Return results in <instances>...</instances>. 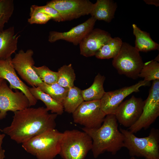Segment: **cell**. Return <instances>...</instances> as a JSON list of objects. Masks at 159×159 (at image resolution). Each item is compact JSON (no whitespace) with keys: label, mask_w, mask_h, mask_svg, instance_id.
<instances>
[{"label":"cell","mask_w":159,"mask_h":159,"mask_svg":"<svg viewBox=\"0 0 159 159\" xmlns=\"http://www.w3.org/2000/svg\"><path fill=\"white\" fill-rule=\"evenodd\" d=\"M57 82L62 87L68 89L73 87L76 75L72 65H64L59 68Z\"/></svg>","instance_id":"24"},{"label":"cell","mask_w":159,"mask_h":159,"mask_svg":"<svg viewBox=\"0 0 159 159\" xmlns=\"http://www.w3.org/2000/svg\"><path fill=\"white\" fill-rule=\"evenodd\" d=\"M33 68L35 73L44 83L51 84L57 82V72L51 70L45 65L37 67L33 66Z\"/></svg>","instance_id":"28"},{"label":"cell","mask_w":159,"mask_h":159,"mask_svg":"<svg viewBox=\"0 0 159 159\" xmlns=\"http://www.w3.org/2000/svg\"><path fill=\"white\" fill-rule=\"evenodd\" d=\"M62 135L52 129L30 139L22 144V147L37 159H54L60 153Z\"/></svg>","instance_id":"4"},{"label":"cell","mask_w":159,"mask_h":159,"mask_svg":"<svg viewBox=\"0 0 159 159\" xmlns=\"http://www.w3.org/2000/svg\"><path fill=\"white\" fill-rule=\"evenodd\" d=\"M81 90L74 86L69 89L68 93L62 102L65 111L69 113H72L84 101Z\"/></svg>","instance_id":"23"},{"label":"cell","mask_w":159,"mask_h":159,"mask_svg":"<svg viewBox=\"0 0 159 159\" xmlns=\"http://www.w3.org/2000/svg\"><path fill=\"white\" fill-rule=\"evenodd\" d=\"M108 32L99 29H93L79 44L80 54L86 57L95 56L99 49L112 38Z\"/></svg>","instance_id":"16"},{"label":"cell","mask_w":159,"mask_h":159,"mask_svg":"<svg viewBox=\"0 0 159 159\" xmlns=\"http://www.w3.org/2000/svg\"><path fill=\"white\" fill-rule=\"evenodd\" d=\"M57 115L50 114L46 108L29 107L14 112L11 124L2 132L18 144L55 129Z\"/></svg>","instance_id":"1"},{"label":"cell","mask_w":159,"mask_h":159,"mask_svg":"<svg viewBox=\"0 0 159 159\" xmlns=\"http://www.w3.org/2000/svg\"><path fill=\"white\" fill-rule=\"evenodd\" d=\"M5 135L4 134L0 133V159H4L5 158V151L2 147V145L3 140L5 136Z\"/></svg>","instance_id":"31"},{"label":"cell","mask_w":159,"mask_h":159,"mask_svg":"<svg viewBox=\"0 0 159 159\" xmlns=\"http://www.w3.org/2000/svg\"><path fill=\"white\" fill-rule=\"evenodd\" d=\"M144 63L139 52L128 43L123 42L118 54L113 58L112 65L117 72L136 80Z\"/></svg>","instance_id":"6"},{"label":"cell","mask_w":159,"mask_h":159,"mask_svg":"<svg viewBox=\"0 0 159 159\" xmlns=\"http://www.w3.org/2000/svg\"><path fill=\"white\" fill-rule=\"evenodd\" d=\"M117 7V3L113 0H97L90 14L96 20L109 23L114 18Z\"/></svg>","instance_id":"18"},{"label":"cell","mask_w":159,"mask_h":159,"mask_svg":"<svg viewBox=\"0 0 159 159\" xmlns=\"http://www.w3.org/2000/svg\"><path fill=\"white\" fill-rule=\"evenodd\" d=\"M34 53L32 49L26 52L21 49L12 58L11 61L14 69L21 78L32 87H37L43 82L33 68L35 64Z\"/></svg>","instance_id":"11"},{"label":"cell","mask_w":159,"mask_h":159,"mask_svg":"<svg viewBox=\"0 0 159 159\" xmlns=\"http://www.w3.org/2000/svg\"><path fill=\"white\" fill-rule=\"evenodd\" d=\"M14 9L13 0H0V33L12 16Z\"/></svg>","instance_id":"27"},{"label":"cell","mask_w":159,"mask_h":159,"mask_svg":"<svg viewBox=\"0 0 159 159\" xmlns=\"http://www.w3.org/2000/svg\"><path fill=\"white\" fill-rule=\"evenodd\" d=\"M37 87L62 104L69 90L62 87L57 82L51 84H47L43 82Z\"/></svg>","instance_id":"25"},{"label":"cell","mask_w":159,"mask_h":159,"mask_svg":"<svg viewBox=\"0 0 159 159\" xmlns=\"http://www.w3.org/2000/svg\"><path fill=\"white\" fill-rule=\"evenodd\" d=\"M145 102L141 98L134 95L122 102L115 114L117 122L126 127L132 126L140 117Z\"/></svg>","instance_id":"13"},{"label":"cell","mask_w":159,"mask_h":159,"mask_svg":"<svg viewBox=\"0 0 159 159\" xmlns=\"http://www.w3.org/2000/svg\"><path fill=\"white\" fill-rule=\"evenodd\" d=\"M124 136L123 147L126 148L131 157L159 159V131L152 128L148 136L138 138L128 130L119 128Z\"/></svg>","instance_id":"3"},{"label":"cell","mask_w":159,"mask_h":159,"mask_svg":"<svg viewBox=\"0 0 159 159\" xmlns=\"http://www.w3.org/2000/svg\"><path fill=\"white\" fill-rule=\"evenodd\" d=\"M29 90L37 100H40L44 102L48 111H50L52 113L58 115H61L63 113L64 109L62 103L55 100L37 87H29Z\"/></svg>","instance_id":"21"},{"label":"cell","mask_w":159,"mask_h":159,"mask_svg":"<svg viewBox=\"0 0 159 159\" xmlns=\"http://www.w3.org/2000/svg\"><path fill=\"white\" fill-rule=\"evenodd\" d=\"M0 131L2 132V130L0 128Z\"/></svg>","instance_id":"35"},{"label":"cell","mask_w":159,"mask_h":159,"mask_svg":"<svg viewBox=\"0 0 159 159\" xmlns=\"http://www.w3.org/2000/svg\"><path fill=\"white\" fill-rule=\"evenodd\" d=\"M4 80V79L0 78V84Z\"/></svg>","instance_id":"33"},{"label":"cell","mask_w":159,"mask_h":159,"mask_svg":"<svg viewBox=\"0 0 159 159\" xmlns=\"http://www.w3.org/2000/svg\"><path fill=\"white\" fill-rule=\"evenodd\" d=\"M150 83L143 80L130 86L106 92L100 100L102 110L106 115H115L117 108L126 97L133 92H139L140 87L148 86Z\"/></svg>","instance_id":"12"},{"label":"cell","mask_w":159,"mask_h":159,"mask_svg":"<svg viewBox=\"0 0 159 159\" xmlns=\"http://www.w3.org/2000/svg\"><path fill=\"white\" fill-rule=\"evenodd\" d=\"M96 19L91 16L83 23L64 32L55 31L49 32L48 41L51 43L63 40L72 43L74 45L79 44L85 37L94 28Z\"/></svg>","instance_id":"14"},{"label":"cell","mask_w":159,"mask_h":159,"mask_svg":"<svg viewBox=\"0 0 159 159\" xmlns=\"http://www.w3.org/2000/svg\"><path fill=\"white\" fill-rule=\"evenodd\" d=\"M36 7L39 11L49 15L53 20L58 22L64 21L59 13L53 8L47 5L43 6L36 5Z\"/></svg>","instance_id":"30"},{"label":"cell","mask_w":159,"mask_h":159,"mask_svg":"<svg viewBox=\"0 0 159 159\" xmlns=\"http://www.w3.org/2000/svg\"><path fill=\"white\" fill-rule=\"evenodd\" d=\"M11 60V57L0 60V78L9 82L11 89L18 90L22 92L29 100L30 107L35 105L37 100L31 93L29 87L18 77L13 66Z\"/></svg>","instance_id":"15"},{"label":"cell","mask_w":159,"mask_h":159,"mask_svg":"<svg viewBox=\"0 0 159 159\" xmlns=\"http://www.w3.org/2000/svg\"><path fill=\"white\" fill-rule=\"evenodd\" d=\"M72 114L74 123L89 129L100 127L106 115L102 109L100 100L84 101Z\"/></svg>","instance_id":"8"},{"label":"cell","mask_w":159,"mask_h":159,"mask_svg":"<svg viewBox=\"0 0 159 159\" xmlns=\"http://www.w3.org/2000/svg\"><path fill=\"white\" fill-rule=\"evenodd\" d=\"M30 18L28 19V22L30 24H46L52 17L44 13L39 11L36 5H34L30 8Z\"/></svg>","instance_id":"29"},{"label":"cell","mask_w":159,"mask_h":159,"mask_svg":"<svg viewBox=\"0 0 159 159\" xmlns=\"http://www.w3.org/2000/svg\"><path fill=\"white\" fill-rule=\"evenodd\" d=\"M30 107L26 96L19 90L13 91L4 80L0 84V120L5 118L7 112H14Z\"/></svg>","instance_id":"9"},{"label":"cell","mask_w":159,"mask_h":159,"mask_svg":"<svg viewBox=\"0 0 159 159\" xmlns=\"http://www.w3.org/2000/svg\"><path fill=\"white\" fill-rule=\"evenodd\" d=\"M20 35L15 34L14 27L11 26L0 33V60L11 57L17 49Z\"/></svg>","instance_id":"17"},{"label":"cell","mask_w":159,"mask_h":159,"mask_svg":"<svg viewBox=\"0 0 159 159\" xmlns=\"http://www.w3.org/2000/svg\"><path fill=\"white\" fill-rule=\"evenodd\" d=\"M132 26L135 37L134 47L139 52H147L158 49L159 44L152 40L148 33L142 30L135 24Z\"/></svg>","instance_id":"19"},{"label":"cell","mask_w":159,"mask_h":159,"mask_svg":"<svg viewBox=\"0 0 159 159\" xmlns=\"http://www.w3.org/2000/svg\"><path fill=\"white\" fill-rule=\"evenodd\" d=\"M122 43L120 37L112 38L99 49L95 56L100 59L114 58L120 52Z\"/></svg>","instance_id":"22"},{"label":"cell","mask_w":159,"mask_h":159,"mask_svg":"<svg viewBox=\"0 0 159 159\" xmlns=\"http://www.w3.org/2000/svg\"><path fill=\"white\" fill-rule=\"evenodd\" d=\"M130 159H136L134 157H131ZM145 159H150L148 158H145Z\"/></svg>","instance_id":"34"},{"label":"cell","mask_w":159,"mask_h":159,"mask_svg":"<svg viewBox=\"0 0 159 159\" xmlns=\"http://www.w3.org/2000/svg\"><path fill=\"white\" fill-rule=\"evenodd\" d=\"M105 77L98 73L95 77L92 85L88 88L81 90L84 101L100 100L105 93L103 85Z\"/></svg>","instance_id":"20"},{"label":"cell","mask_w":159,"mask_h":159,"mask_svg":"<svg viewBox=\"0 0 159 159\" xmlns=\"http://www.w3.org/2000/svg\"><path fill=\"white\" fill-rule=\"evenodd\" d=\"M117 122L114 114H108L100 127L82 128L92 140L91 150L95 158L106 151L115 155L123 147L124 136L118 129Z\"/></svg>","instance_id":"2"},{"label":"cell","mask_w":159,"mask_h":159,"mask_svg":"<svg viewBox=\"0 0 159 159\" xmlns=\"http://www.w3.org/2000/svg\"><path fill=\"white\" fill-rule=\"evenodd\" d=\"M92 143L84 131L66 130L62 133L59 155L64 159H84L91 150Z\"/></svg>","instance_id":"5"},{"label":"cell","mask_w":159,"mask_h":159,"mask_svg":"<svg viewBox=\"0 0 159 159\" xmlns=\"http://www.w3.org/2000/svg\"><path fill=\"white\" fill-rule=\"evenodd\" d=\"M93 4L88 0H52L46 5L58 11L64 21L90 14Z\"/></svg>","instance_id":"10"},{"label":"cell","mask_w":159,"mask_h":159,"mask_svg":"<svg viewBox=\"0 0 159 159\" xmlns=\"http://www.w3.org/2000/svg\"><path fill=\"white\" fill-rule=\"evenodd\" d=\"M145 104L142 113L138 121L128 128L134 133L143 129H146L154 122L159 116V80L153 81Z\"/></svg>","instance_id":"7"},{"label":"cell","mask_w":159,"mask_h":159,"mask_svg":"<svg viewBox=\"0 0 159 159\" xmlns=\"http://www.w3.org/2000/svg\"><path fill=\"white\" fill-rule=\"evenodd\" d=\"M139 77L144 79L145 81L159 80V63L153 60L144 63L138 76Z\"/></svg>","instance_id":"26"},{"label":"cell","mask_w":159,"mask_h":159,"mask_svg":"<svg viewBox=\"0 0 159 159\" xmlns=\"http://www.w3.org/2000/svg\"><path fill=\"white\" fill-rule=\"evenodd\" d=\"M144 1L147 4L153 5L156 6H159V1L158 0H144Z\"/></svg>","instance_id":"32"}]
</instances>
